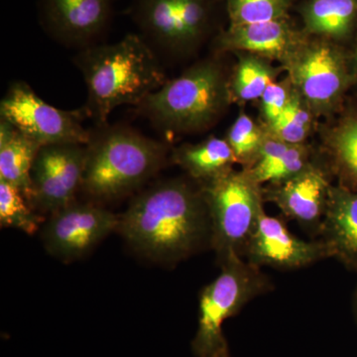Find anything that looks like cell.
Returning a JSON list of instances; mask_svg holds the SVG:
<instances>
[{
    "instance_id": "f546056e",
    "label": "cell",
    "mask_w": 357,
    "mask_h": 357,
    "mask_svg": "<svg viewBox=\"0 0 357 357\" xmlns=\"http://www.w3.org/2000/svg\"><path fill=\"white\" fill-rule=\"evenodd\" d=\"M356 63H357V51H356Z\"/></svg>"
},
{
    "instance_id": "ac0fdd59",
    "label": "cell",
    "mask_w": 357,
    "mask_h": 357,
    "mask_svg": "<svg viewBox=\"0 0 357 357\" xmlns=\"http://www.w3.org/2000/svg\"><path fill=\"white\" fill-rule=\"evenodd\" d=\"M306 150L301 145L277 139L264 140L252 165L245 172L256 184L282 182L310 165Z\"/></svg>"
},
{
    "instance_id": "277c9868",
    "label": "cell",
    "mask_w": 357,
    "mask_h": 357,
    "mask_svg": "<svg viewBox=\"0 0 357 357\" xmlns=\"http://www.w3.org/2000/svg\"><path fill=\"white\" fill-rule=\"evenodd\" d=\"M229 91L220 66L204 61L167 81L135 107L155 128L170 135L202 130L213 123L229 102Z\"/></svg>"
},
{
    "instance_id": "d6986e66",
    "label": "cell",
    "mask_w": 357,
    "mask_h": 357,
    "mask_svg": "<svg viewBox=\"0 0 357 357\" xmlns=\"http://www.w3.org/2000/svg\"><path fill=\"white\" fill-rule=\"evenodd\" d=\"M174 163L182 167L195 180L203 184L231 170L236 161L227 140L210 137L196 145H184L174 150Z\"/></svg>"
},
{
    "instance_id": "d4e9b609",
    "label": "cell",
    "mask_w": 357,
    "mask_h": 357,
    "mask_svg": "<svg viewBox=\"0 0 357 357\" xmlns=\"http://www.w3.org/2000/svg\"><path fill=\"white\" fill-rule=\"evenodd\" d=\"M227 142L231 147L236 161L250 162L256 159L264 139L256 128L255 122L248 115L237 117L227 135Z\"/></svg>"
},
{
    "instance_id": "f1b7e54d",
    "label": "cell",
    "mask_w": 357,
    "mask_h": 357,
    "mask_svg": "<svg viewBox=\"0 0 357 357\" xmlns=\"http://www.w3.org/2000/svg\"><path fill=\"white\" fill-rule=\"evenodd\" d=\"M354 304H356V310H357V288H356V300H354Z\"/></svg>"
},
{
    "instance_id": "5bb4252c",
    "label": "cell",
    "mask_w": 357,
    "mask_h": 357,
    "mask_svg": "<svg viewBox=\"0 0 357 357\" xmlns=\"http://www.w3.org/2000/svg\"><path fill=\"white\" fill-rule=\"evenodd\" d=\"M294 59L292 77L301 93L314 107L332 105L344 88V69L335 49L325 43L312 44Z\"/></svg>"
},
{
    "instance_id": "52a82bcc",
    "label": "cell",
    "mask_w": 357,
    "mask_h": 357,
    "mask_svg": "<svg viewBox=\"0 0 357 357\" xmlns=\"http://www.w3.org/2000/svg\"><path fill=\"white\" fill-rule=\"evenodd\" d=\"M215 6V0H132L128 13L161 61L198 48L211 31Z\"/></svg>"
},
{
    "instance_id": "9c48e42d",
    "label": "cell",
    "mask_w": 357,
    "mask_h": 357,
    "mask_svg": "<svg viewBox=\"0 0 357 357\" xmlns=\"http://www.w3.org/2000/svg\"><path fill=\"white\" fill-rule=\"evenodd\" d=\"M86 147L51 144L40 148L31 169L28 202L33 208L53 213L74 203L83 182Z\"/></svg>"
},
{
    "instance_id": "8992f818",
    "label": "cell",
    "mask_w": 357,
    "mask_h": 357,
    "mask_svg": "<svg viewBox=\"0 0 357 357\" xmlns=\"http://www.w3.org/2000/svg\"><path fill=\"white\" fill-rule=\"evenodd\" d=\"M211 220V248L220 263L244 258L263 208L259 185L248 174L229 170L202 187Z\"/></svg>"
},
{
    "instance_id": "e0dca14e",
    "label": "cell",
    "mask_w": 357,
    "mask_h": 357,
    "mask_svg": "<svg viewBox=\"0 0 357 357\" xmlns=\"http://www.w3.org/2000/svg\"><path fill=\"white\" fill-rule=\"evenodd\" d=\"M41 148L20 129L0 119V181L17 187L29 198L31 169Z\"/></svg>"
},
{
    "instance_id": "2e32d148",
    "label": "cell",
    "mask_w": 357,
    "mask_h": 357,
    "mask_svg": "<svg viewBox=\"0 0 357 357\" xmlns=\"http://www.w3.org/2000/svg\"><path fill=\"white\" fill-rule=\"evenodd\" d=\"M296 35L286 20L230 25L218 38L222 49H236L261 54L270 57H283L294 53Z\"/></svg>"
},
{
    "instance_id": "6da1fadb",
    "label": "cell",
    "mask_w": 357,
    "mask_h": 357,
    "mask_svg": "<svg viewBox=\"0 0 357 357\" xmlns=\"http://www.w3.org/2000/svg\"><path fill=\"white\" fill-rule=\"evenodd\" d=\"M117 230L134 250L153 261H183L211 246L203 190L182 178L157 183L131 201Z\"/></svg>"
},
{
    "instance_id": "5b68a950",
    "label": "cell",
    "mask_w": 357,
    "mask_h": 357,
    "mask_svg": "<svg viewBox=\"0 0 357 357\" xmlns=\"http://www.w3.org/2000/svg\"><path fill=\"white\" fill-rule=\"evenodd\" d=\"M220 273L199 293V328L192 351L199 357H217L227 349L223 323L258 296L273 289L259 267L239 256L218 263Z\"/></svg>"
},
{
    "instance_id": "4fadbf2b",
    "label": "cell",
    "mask_w": 357,
    "mask_h": 357,
    "mask_svg": "<svg viewBox=\"0 0 357 357\" xmlns=\"http://www.w3.org/2000/svg\"><path fill=\"white\" fill-rule=\"evenodd\" d=\"M331 188L326 173L310 164L294 177L272 184L265 198L310 234L319 236Z\"/></svg>"
},
{
    "instance_id": "4316f807",
    "label": "cell",
    "mask_w": 357,
    "mask_h": 357,
    "mask_svg": "<svg viewBox=\"0 0 357 357\" xmlns=\"http://www.w3.org/2000/svg\"><path fill=\"white\" fill-rule=\"evenodd\" d=\"M263 112L270 124L276 121L287 105L289 96L283 84L272 83L261 96Z\"/></svg>"
},
{
    "instance_id": "8fae6325",
    "label": "cell",
    "mask_w": 357,
    "mask_h": 357,
    "mask_svg": "<svg viewBox=\"0 0 357 357\" xmlns=\"http://www.w3.org/2000/svg\"><path fill=\"white\" fill-rule=\"evenodd\" d=\"M115 0H40L44 31L67 48L81 51L100 44L107 33Z\"/></svg>"
},
{
    "instance_id": "7a4b0ae2",
    "label": "cell",
    "mask_w": 357,
    "mask_h": 357,
    "mask_svg": "<svg viewBox=\"0 0 357 357\" xmlns=\"http://www.w3.org/2000/svg\"><path fill=\"white\" fill-rule=\"evenodd\" d=\"M73 61L88 91L83 109L96 126L107 123L116 107H137L168 81L161 61L139 34L88 47Z\"/></svg>"
},
{
    "instance_id": "44dd1931",
    "label": "cell",
    "mask_w": 357,
    "mask_h": 357,
    "mask_svg": "<svg viewBox=\"0 0 357 357\" xmlns=\"http://www.w3.org/2000/svg\"><path fill=\"white\" fill-rule=\"evenodd\" d=\"M44 218L35 213L31 204L17 187L0 181V225L34 234Z\"/></svg>"
},
{
    "instance_id": "30bf717a",
    "label": "cell",
    "mask_w": 357,
    "mask_h": 357,
    "mask_svg": "<svg viewBox=\"0 0 357 357\" xmlns=\"http://www.w3.org/2000/svg\"><path fill=\"white\" fill-rule=\"evenodd\" d=\"M119 217L91 204H70L51 213L42 241L51 255L64 261L77 259L119 229Z\"/></svg>"
},
{
    "instance_id": "3957f363",
    "label": "cell",
    "mask_w": 357,
    "mask_h": 357,
    "mask_svg": "<svg viewBox=\"0 0 357 357\" xmlns=\"http://www.w3.org/2000/svg\"><path fill=\"white\" fill-rule=\"evenodd\" d=\"M82 191L96 201H112L144 185L165 165V143L122 124L89 129Z\"/></svg>"
},
{
    "instance_id": "ffe728a7",
    "label": "cell",
    "mask_w": 357,
    "mask_h": 357,
    "mask_svg": "<svg viewBox=\"0 0 357 357\" xmlns=\"http://www.w3.org/2000/svg\"><path fill=\"white\" fill-rule=\"evenodd\" d=\"M302 14L307 31L340 38L356 20L357 0H310Z\"/></svg>"
},
{
    "instance_id": "603a6c76",
    "label": "cell",
    "mask_w": 357,
    "mask_h": 357,
    "mask_svg": "<svg viewBox=\"0 0 357 357\" xmlns=\"http://www.w3.org/2000/svg\"><path fill=\"white\" fill-rule=\"evenodd\" d=\"M273 70L255 57L241 59L232 82V93L241 100L261 98L269 84L273 83Z\"/></svg>"
},
{
    "instance_id": "7c38bea8",
    "label": "cell",
    "mask_w": 357,
    "mask_h": 357,
    "mask_svg": "<svg viewBox=\"0 0 357 357\" xmlns=\"http://www.w3.org/2000/svg\"><path fill=\"white\" fill-rule=\"evenodd\" d=\"M330 257V250L321 239H301L290 232L283 220L269 217L265 211L244 255V259L255 266L280 270L301 269Z\"/></svg>"
},
{
    "instance_id": "484cf974",
    "label": "cell",
    "mask_w": 357,
    "mask_h": 357,
    "mask_svg": "<svg viewBox=\"0 0 357 357\" xmlns=\"http://www.w3.org/2000/svg\"><path fill=\"white\" fill-rule=\"evenodd\" d=\"M333 148L338 166L357 183V121L349 122L340 131Z\"/></svg>"
},
{
    "instance_id": "7402d4cb",
    "label": "cell",
    "mask_w": 357,
    "mask_h": 357,
    "mask_svg": "<svg viewBox=\"0 0 357 357\" xmlns=\"http://www.w3.org/2000/svg\"><path fill=\"white\" fill-rule=\"evenodd\" d=\"M230 25L286 20L291 0H227Z\"/></svg>"
},
{
    "instance_id": "83f0119b",
    "label": "cell",
    "mask_w": 357,
    "mask_h": 357,
    "mask_svg": "<svg viewBox=\"0 0 357 357\" xmlns=\"http://www.w3.org/2000/svg\"><path fill=\"white\" fill-rule=\"evenodd\" d=\"M217 357H229V352H227V347L225 349H223L222 352Z\"/></svg>"
},
{
    "instance_id": "ba28073f",
    "label": "cell",
    "mask_w": 357,
    "mask_h": 357,
    "mask_svg": "<svg viewBox=\"0 0 357 357\" xmlns=\"http://www.w3.org/2000/svg\"><path fill=\"white\" fill-rule=\"evenodd\" d=\"M0 119L8 121L40 146L86 145L89 129L84 128L83 109L65 110L49 105L24 82H14L0 102Z\"/></svg>"
},
{
    "instance_id": "9a60e30c",
    "label": "cell",
    "mask_w": 357,
    "mask_h": 357,
    "mask_svg": "<svg viewBox=\"0 0 357 357\" xmlns=\"http://www.w3.org/2000/svg\"><path fill=\"white\" fill-rule=\"evenodd\" d=\"M319 236L331 257L357 272V191L331 188Z\"/></svg>"
},
{
    "instance_id": "cb8c5ba5",
    "label": "cell",
    "mask_w": 357,
    "mask_h": 357,
    "mask_svg": "<svg viewBox=\"0 0 357 357\" xmlns=\"http://www.w3.org/2000/svg\"><path fill=\"white\" fill-rule=\"evenodd\" d=\"M311 126V117L298 96H289L287 105L280 116L271 126L275 138L288 143L301 145L306 139Z\"/></svg>"
}]
</instances>
